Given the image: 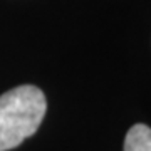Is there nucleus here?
<instances>
[{
    "mask_svg": "<svg viewBox=\"0 0 151 151\" xmlns=\"http://www.w3.org/2000/svg\"><path fill=\"white\" fill-rule=\"evenodd\" d=\"M47 111L44 92L19 86L0 96V151L14 150L39 129Z\"/></svg>",
    "mask_w": 151,
    "mask_h": 151,
    "instance_id": "f257e3e1",
    "label": "nucleus"
},
{
    "mask_svg": "<svg viewBox=\"0 0 151 151\" xmlns=\"http://www.w3.org/2000/svg\"><path fill=\"white\" fill-rule=\"evenodd\" d=\"M124 151H151V128L134 124L124 139Z\"/></svg>",
    "mask_w": 151,
    "mask_h": 151,
    "instance_id": "f03ea898",
    "label": "nucleus"
}]
</instances>
